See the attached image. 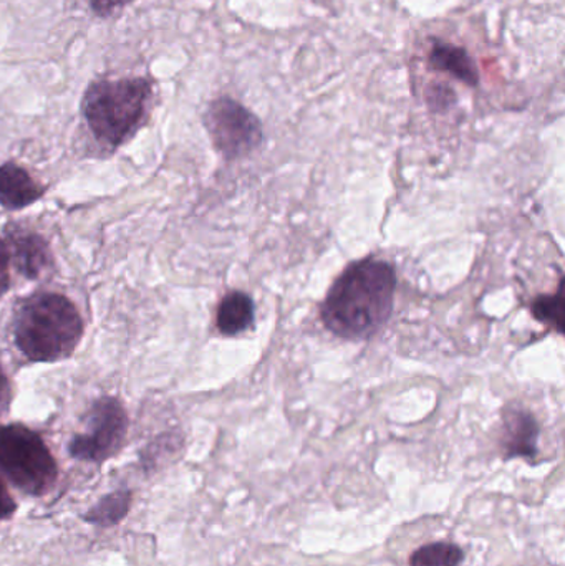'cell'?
I'll return each instance as SVG.
<instances>
[{
	"label": "cell",
	"mask_w": 565,
	"mask_h": 566,
	"mask_svg": "<svg viewBox=\"0 0 565 566\" xmlns=\"http://www.w3.org/2000/svg\"><path fill=\"white\" fill-rule=\"evenodd\" d=\"M397 274L388 262L368 258L352 264L322 303L325 328L342 338H367L384 326L394 308Z\"/></svg>",
	"instance_id": "cell-1"
},
{
	"label": "cell",
	"mask_w": 565,
	"mask_h": 566,
	"mask_svg": "<svg viewBox=\"0 0 565 566\" xmlns=\"http://www.w3.org/2000/svg\"><path fill=\"white\" fill-rule=\"evenodd\" d=\"M83 325L75 306L56 293H40L23 303L15 318V343L32 361H56L72 355Z\"/></svg>",
	"instance_id": "cell-2"
},
{
	"label": "cell",
	"mask_w": 565,
	"mask_h": 566,
	"mask_svg": "<svg viewBox=\"0 0 565 566\" xmlns=\"http://www.w3.org/2000/svg\"><path fill=\"white\" fill-rule=\"evenodd\" d=\"M151 95L146 78L100 80L83 96V115L96 139L116 148L145 122Z\"/></svg>",
	"instance_id": "cell-3"
},
{
	"label": "cell",
	"mask_w": 565,
	"mask_h": 566,
	"mask_svg": "<svg viewBox=\"0 0 565 566\" xmlns=\"http://www.w3.org/2000/svg\"><path fill=\"white\" fill-rule=\"evenodd\" d=\"M0 469L25 494H46L56 481V462L36 432L23 426L0 428Z\"/></svg>",
	"instance_id": "cell-4"
},
{
	"label": "cell",
	"mask_w": 565,
	"mask_h": 566,
	"mask_svg": "<svg viewBox=\"0 0 565 566\" xmlns=\"http://www.w3.org/2000/svg\"><path fill=\"white\" fill-rule=\"evenodd\" d=\"M205 125L216 149L228 159L248 156L262 142L258 116L229 96H221L209 105Z\"/></svg>",
	"instance_id": "cell-5"
},
{
	"label": "cell",
	"mask_w": 565,
	"mask_h": 566,
	"mask_svg": "<svg viewBox=\"0 0 565 566\" xmlns=\"http://www.w3.org/2000/svg\"><path fill=\"white\" fill-rule=\"evenodd\" d=\"M126 429L128 419L122 402L115 398L100 399L86 419V431L70 442V454L80 461H106L122 448Z\"/></svg>",
	"instance_id": "cell-6"
},
{
	"label": "cell",
	"mask_w": 565,
	"mask_h": 566,
	"mask_svg": "<svg viewBox=\"0 0 565 566\" xmlns=\"http://www.w3.org/2000/svg\"><path fill=\"white\" fill-rule=\"evenodd\" d=\"M540 428L536 419L526 411L511 409L504 416V451L506 458H534L537 452Z\"/></svg>",
	"instance_id": "cell-7"
},
{
	"label": "cell",
	"mask_w": 565,
	"mask_h": 566,
	"mask_svg": "<svg viewBox=\"0 0 565 566\" xmlns=\"http://www.w3.org/2000/svg\"><path fill=\"white\" fill-rule=\"evenodd\" d=\"M43 195L25 169L13 163L0 166V205L7 209H22L35 202Z\"/></svg>",
	"instance_id": "cell-8"
},
{
	"label": "cell",
	"mask_w": 565,
	"mask_h": 566,
	"mask_svg": "<svg viewBox=\"0 0 565 566\" xmlns=\"http://www.w3.org/2000/svg\"><path fill=\"white\" fill-rule=\"evenodd\" d=\"M428 65L435 72L448 73L468 86L480 83V73L467 50L451 43H437L428 53Z\"/></svg>",
	"instance_id": "cell-9"
},
{
	"label": "cell",
	"mask_w": 565,
	"mask_h": 566,
	"mask_svg": "<svg viewBox=\"0 0 565 566\" xmlns=\"http://www.w3.org/2000/svg\"><path fill=\"white\" fill-rule=\"evenodd\" d=\"M10 241H12L13 262L25 277H40L42 272L50 268L52 258L42 238L35 234H13L10 235Z\"/></svg>",
	"instance_id": "cell-10"
},
{
	"label": "cell",
	"mask_w": 565,
	"mask_h": 566,
	"mask_svg": "<svg viewBox=\"0 0 565 566\" xmlns=\"http://www.w3.org/2000/svg\"><path fill=\"white\" fill-rule=\"evenodd\" d=\"M219 332L226 336L239 335L254 323V302L242 292H231L222 298L216 316Z\"/></svg>",
	"instance_id": "cell-11"
},
{
	"label": "cell",
	"mask_w": 565,
	"mask_h": 566,
	"mask_svg": "<svg viewBox=\"0 0 565 566\" xmlns=\"http://www.w3.org/2000/svg\"><path fill=\"white\" fill-rule=\"evenodd\" d=\"M132 505V492L116 491L103 497L95 507L85 514V522L98 525V527H112L118 524L128 514Z\"/></svg>",
	"instance_id": "cell-12"
},
{
	"label": "cell",
	"mask_w": 565,
	"mask_h": 566,
	"mask_svg": "<svg viewBox=\"0 0 565 566\" xmlns=\"http://www.w3.org/2000/svg\"><path fill=\"white\" fill-rule=\"evenodd\" d=\"M463 551L458 545L440 542L418 548L410 558V566H461Z\"/></svg>",
	"instance_id": "cell-13"
},
{
	"label": "cell",
	"mask_w": 565,
	"mask_h": 566,
	"mask_svg": "<svg viewBox=\"0 0 565 566\" xmlns=\"http://www.w3.org/2000/svg\"><path fill=\"white\" fill-rule=\"evenodd\" d=\"M533 315L536 316V318L540 319V322L550 323V325L556 326L557 332L563 333V286H561L559 293H557V295H546L536 298V302L533 303Z\"/></svg>",
	"instance_id": "cell-14"
},
{
	"label": "cell",
	"mask_w": 565,
	"mask_h": 566,
	"mask_svg": "<svg viewBox=\"0 0 565 566\" xmlns=\"http://www.w3.org/2000/svg\"><path fill=\"white\" fill-rule=\"evenodd\" d=\"M129 0H90L92 9L102 17L112 15L115 10L126 6Z\"/></svg>",
	"instance_id": "cell-15"
},
{
	"label": "cell",
	"mask_w": 565,
	"mask_h": 566,
	"mask_svg": "<svg viewBox=\"0 0 565 566\" xmlns=\"http://www.w3.org/2000/svg\"><path fill=\"white\" fill-rule=\"evenodd\" d=\"M17 511L15 502L10 497L9 492H7L6 485L0 481V521H6V518H10L13 515V512Z\"/></svg>",
	"instance_id": "cell-16"
},
{
	"label": "cell",
	"mask_w": 565,
	"mask_h": 566,
	"mask_svg": "<svg viewBox=\"0 0 565 566\" xmlns=\"http://www.w3.org/2000/svg\"><path fill=\"white\" fill-rule=\"evenodd\" d=\"M9 289V252L6 244L0 241V296Z\"/></svg>",
	"instance_id": "cell-17"
},
{
	"label": "cell",
	"mask_w": 565,
	"mask_h": 566,
	"mask_svg": "<svg viewBox=\"0 0 565 566\" xmlns=\"http://www.w3.org/2000/svg\"><path fill=\"white\" fill-rule=\"evenodd\" d=\"M10 385L7 376L3 375L2 368H0V416L6 415L7 409L10 405Z\"/></svg>",
	"instance_id": "cell-18"
}]
</instances>
